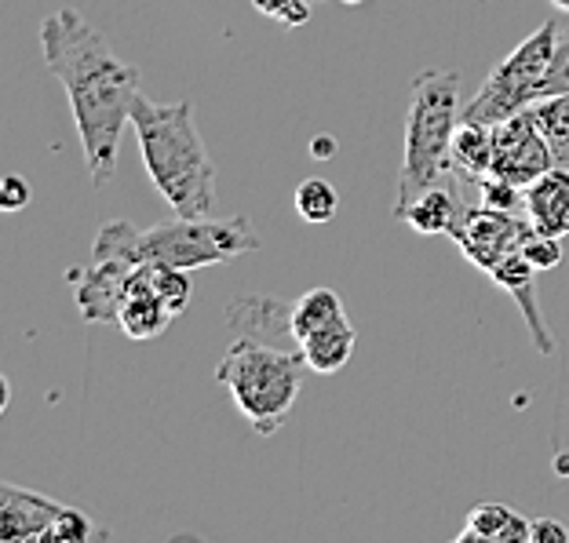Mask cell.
<instances>
[{"mask_svg": "<svg viewBox=\"0 0 569 543\" xmlns=\"http://www.w3.org/2000/svg\"><path fill=\"white\" fill-rule=\"evenodd\" d=\"M41 51L48 70L67 88L88 175L96 187H107L118 175L121 132L132 124L139 70L77 8H59L41 22Z\"/></svg>", "mask_w": 569, "mask_h": 543, "instance_id": "cell-1", "label": "cell"}, {"mask_svg": "<svg viewBox=\"0 0 569 543\" xmlns=\"http://www.w3.org/2000/svg\"><path fill=\"white\" fill-rule=\"evenodd\" d=\"M132 128L150 183L168 209L176 215H209L216 204V164L193 124L190 102H153L139 92Z\"/></svg>", "mask_w": 569, "mask_h": 543, "instance_id": "cell-2", "label": "cell"}, {"mask_svg": "<svg viewBox=\"0 0 569 543\" xmlns=\"http://www.w3.org/2000/svg\"><path fill=\"white\" fill-rule=\"evenodd\" d=\"M260 234L249 215L209 219V215H176L172 223L139 230L124 219H110L99 227L92 260H124V263H161L176 270H201L230 263L238 255L260 252Z\"/></svg>", "mask_w": 569, "mask_h": 543, "instance_id": "cell-3", "label": "cell"}, {"mask_svg": "<svg viewBox=\"0 0 569 543\" xmlns=\"http://www.w3.org/2000/svg\"><path fill=\"white\" fill-rule=\"evenodd\" d=\"M460 70H423L409 88V118H406V158L398 172V204L402 212L417 193L463 183L452 168V135L463 121L460 102Z\"/></svg>", "mask_w": 569, "mask_h": 543, "instance_id": "cell-4", "label": "cell"}, {"mask_svg": "<svg viewBox=\"0 0 569 543\" xmlns=\"http://www.w3.org/2000/svg\"><path fill=\"white\" fill-rule=\"evenodd\" d=\"M307 358L296 346L256 340V335H234L227 354L219 358L216 380L230 391V402L256 434H278L281 423L289 420L296 398L303 391Z\"/></svg>", "mask_w": 569, "mask_h": 543, "instance_id": "cell-5", "label": "cell"}, {"mask_svg": "<svg viewBox=\"0 0 569 543\" xmlns=\"http://www.w3.org/2000/svg\"><path fill=\"white\" fill-rule=\"evenodd\" d=\"M555 48H559V30H555V22H545L508 59L489 70L486 84L463 107V121L497 128L500 121H508L545 99V77Z\"/></svg>", "mask_w": 569, "mask_h": 543, "instance_id": "cell-6", "label": "cell"}, {"mask_svg": "<svg viewBox=\"0 0 569 543\" xmlns=\"http://www.w3.org/2000/svg\"><path fill=\"white\" fill-rule=\"evenodd\" d=\"M551 168H555L551 142L540 132L533 110L515 113V118L493 128V175L526 190L545 172H551Z\"/></svg>", "mask_w": 569, "mask_h": 543, "instance_id": "cell-7", "label": "cell"}, {"mask_svg": "<svg viewBox=\"0 0 569 543\" xmlns=\"http://www.w3.org/2000/svg\"><path fill=\"white\" fill-rule=\"evenodd\" d=\"M522 230H526V215L497 212V209H486V204L475 201L468 215L460 219V227L452 230L449 241L457 244L463 260L475 263L482 274H489V270L508 260L511 252H519Z\"/></svg>", "mask_w": 569, "mask_h": 543, "instance_id": "cell-8", "label": "cell"}, {"mask_svg": "<svg viewBox=\"0 0 569 543\" xmlns=\"http://www.w3.org/2000/svg\"><path fill=\"white\" fill-rule=\"evenodd\" d=\"M132 270L136 267L124 260H92V267L73 270V300L88 325H118L132 289Z\"/></svg>", "mask_w": 569, "mask_h": 543, "instance_id": "cell-9", "label": "cell"}, {"mask_svg": "<svg viewBox=\"0 0 569 543\" xmlns=\"http://www.w3.org/2000/svg\"><path fill=\"white\" fill-rule=\"evenodd\" d=\"M67 511V503L4 482L0 485V543H56Z\"/></svg>", "mask_w": 569, "mask_h": 543, "instance_id": "cell-10", "label": "cell"}, {"mask_svg": "<svg viewBox=\"0 0 569 543\" xmlns=\"http://www.w3.org/2000/svg\"><path fill=\"white\" fill-rule=\"evenodd\" d=\"M463 187L468 183H442V187L423 190L406 204L402 212H395V219L398 223H406L409 230H417V234H423V238H438V234L452 238V230L460 227V219L471 209Z\"/></svg>", "mask_w": 569, "mask_h": 543, "instance_id": "cell-11", "label": "cell"}, {"mask_svg": "<svg viewBox=\"0 0 569 543\" xmlns=\"http://www.w3.org/2000/svg\"><path fill=\"white\" fill-rule=\"evenodd\" d=\"M537 274H540V270L529 263L522 252H511L508 260L489 270L493 284H500V289L508 292L515 303H519L522 318H526V329H529V335H533V343H537V351L545 358H551L555 354V340H551V332L545 325V314H540V303H537Z\"/></svg>", "mask_w": 569, "mask_h": 543, "instance_id": "cell-12", "label": "cell"}, {"mask_svg": "<svg viewBox=\"0 0 569 543\" xmlns=\"http://www.w3.org/2000/svg\"><path fill=\"white\" fill-rule=\"evenodd\" d=\"M230 335H256V340H296L292 332V303L270 300V295H244L227 310Z\"/></svg>", "mask_w": 569, "mask_h": 543, "instance_id": "cell-13", "label": "cell"}, {"mask_svg": "<svg viewBox=\"0 0 569 543\" xmlns=\"http://www.w3.org/2000/svg\"><path fill=\"white\" fill-rule=\"evenodd\" d=\"M172 321H176V314L158 300V292L150 289L147 263H139L132 270V289H128V300H124L121 318H118L121 332L128 335V340L147 343V340H153V335H161Z\"/></svg>", "mask_w": 569, "mask_h": 543, "instance_id": "cell-14", "label": "cell"}, {"mask_svg": "<svg viewBox=\"0 0 569 543\" xmlns=\"http://www.w3.org/2000/svg\"><path fill=\"white\" fill-rule=\"evenodd\" d=\"M526 219L551 238L569 234V172L555 164L526 187Z\"/></svg>", "mask_w": 569, "mask_h": 543, "instance_id": "cell-15", "label": "cell"}, {"mask_svg": "<svg viewBox=\"0 0 569 543\" xmlns=\"http://www.w3.org/2000/svg\"><path fill=\"white\" fill-rule=\"evenodd\" d=\"M529 525L533 519L508 503H475L468 522L460 525L457 543H529Z\"/></svg>", "mask_w": 569, "mask_h": 543, "instance_id": "cell-16", "label": "cell"}, {"mask_svg": "<svg viewBox=\"0 0 569 543\" xmlns=\"http://www.w3.org/2000/svg\"><path fill=\"white\" fill-rule=\"evenodd\" d=\"M355 343H358V329L343 318H336L332 325L318 329L315 335H307L300 343V351L307 358L310 372H321V376H332V372H340L347 361L355 358Z\"/></svg>", "mask_w": 569, "mask_h": 543, "instance_id": "cell-17", "label": "cell"}, {"mask_svg": "<svg viewBox=\"0 0 569 543\" xmlns=\"http://www.w3.org/2000/svg\"><path fill=\"white\" fill-rule=\"evenodd\" d=\"M452 168L468 187L493 175V128L460 121L457 135H452Z\"/></svg>", "mask_w": 569, "mask_h": 543, "instance_id": "cell-18", "label": "cell"}, {"mask_svg": "<svg viewBox=\"0 0 569 543\" xmlns=\"http://www.w3.org/2000/svg\"><path fill=\"white\" fill-rule=\"evenodd\" d=\"M336 318H343V300L332 289H310L300 300L292 303V332L296 343H303L307 335H315L318 329L332 325Z\"/></svg>", "mask_w": 569, "mask_h": 543, "instance_id": "cell-19", "label": "cell"}, {"mask_svg": "<svg viewBox=\"0 0 569 543\" xmlns=\"http://www.w3.org/2000/svg\"><path fill=\"white\" fill-rule=\"evenodd\" d=\"M529 110H533L540 132H545L551 142L555 164L569 172V95H548V99L533 102Z\"/></svg>", "mask_w": 569, "mask_h": 543, "instance_id": "cell-20", "label": "cell"}, {"mask_svg": "<svg viewBox=\"0 0 569 543\" xmlns=\"http://www.w3.org/2000/svg\"><path fill=\"white\" fill-rule=\"evenodd\" d=\"M292 204H296V215H300L303 223L321 227V223H332V215L340 212V193H336V187L321 175L303 179L292 193Z\"/></svg>", "mask_w": 569, "mask_h": 543, "instance_id": "cell-21", "label": "cell"}, {"mask_svg": "<svg viewBox=\"0 0 569 543\" xmlns=\"http://www.w3.org/2000/svg\"><path fill=\"white\" fill-rule=\"evenodd\" d=\"M475 201L486 204V209H497V212L526 215V190L508 183V179H500V175H486L482 183H475Z\"/></svg>", "mask_w": 569, "mask_h": 543, "instance_id": "cell-22", "label": "cell"}, {"mask_svg": "<svg viewBox=\"0 0 569 543\" xmlns=\"http://www.w3.org/2000/svg\"><path fill=\"white\" fill-rule=\"evenodd\" d=\"M519 252L526 255L529 263L537 270H555L562 263V238H551L545 230H537L533 223L526 219V230H522V244Z\"/></svg>", "mask_w": 569, "mask_h": 543, "instance_id": "cell-23", "label": "cell"}, {"mask_svg": "<svg viewBox=\"0 0 569 543\" xmlns=\"http://www.w3.org/2000/svg\"><path fill=\"white\" fill-rule=\"evenodd\" d=\"M252 4L281 26H303L310 19V0H252Z\"/></svg>", "mask_w": 569, "mask_h": 543, "instance_id": "cell-24", "label": "cell"}, {"mask_svg": "<svg viewBox=\"0 0 569 543\" xmlns=\"http://www.w3.org/2000/svg\"><path fill=\"white\" fill-rule=\"evenodd\" d=\"M548 95H569V33L559 37V48L551 56V67L545 77V99Z\"/></svg>", "mask_w": 569, "mask_h": 543, "instance_id": "cell-25", "label": "cell"}, {"mask_svg": "<svg viewBox=\"0 0 569 543\" xmlns=\"http://www.w3.org/2000/svg\"><path fill=\"white\" fill-rule=\"evenodd\" d=\"M30 201H33L30 183H26L22 175H4V183H0V209H4V212H22Z\"/></svg>", "mask_w": 569, "mask_h": 543, "instance_id": "cell-26", "label": "cell"}, {"mask_svg": "<svg viewBox=\"0 0 569 543\" xmlns=\"http://www.w3.org/2000/svg\"><path fill=\"white\" fill-rule=\"evenodd\" d=\"M529 543H569V522L533 519V525H529Z\"/></svg>", "mask_w": 569, "mask_h": 543, "instance_id": "cell-27", "label": "cell"}, {"mask_svg": "<svg viewBox=\"0 0 569 543\" xmlns=\"http://www.w3.org/2000/svg\"><path fill=\"white\" fill-rule=\"evenodd\" d=\"M315 153H332V139H318L315 142Z\"/></svg>", "mask_w": 569, "mask_h": 543, "instance_id": "cell-28", "label": "cell"}, {"mask_svg": "<svg viewBox=\"0 0 569 543\" xmlns=\"http://www.w3.org/2000/svg\"><path fill=\"white\" fill-rule=\"evenodd\" d=\"M8 394L11 391H8V380H4V383H0V409H8Z\"/></svg>", "mask_w": 569, "mask_h": 543, "instance_id": "cell-29", "label": "cell"}, {"mask_svg": "<svg viewBox=\"0 0 569 543\" xmlns=\"http://www.w3.org/2000/svg\"><path fill=\"white\" fill-rule=\"evenodd\" d=\"M551 4L559 8V11H566V16H569V0H551Z\"/></svg>", "mask_w": 569, "mask_h": 543, "instance_id": "cell-30", "label": "cell"}, {"mask_svg": "<svg viewBox=\"0 0 569 543\" xmlns=\"http://www.w3.org/2000/svg\"><path fill=\"white\" fill-rule=\"evenodd\" d=\"M343 4H366V0H343Z\"/></svg>", "mask_w": 569, "mask_h": 543, "instance_id": "cell-31", "label": "cell"}]
</instances>
